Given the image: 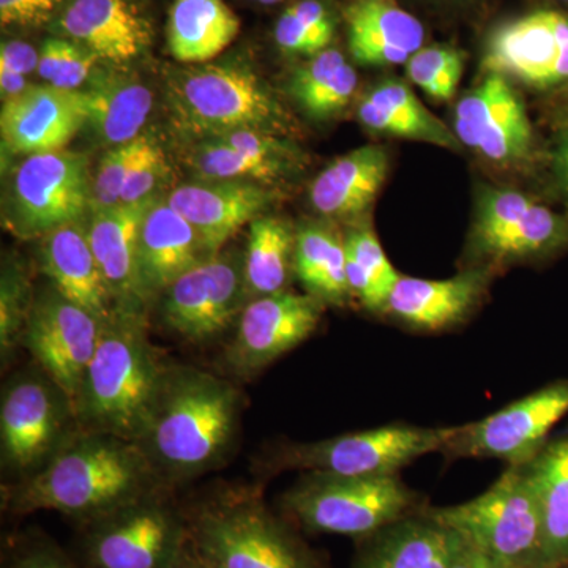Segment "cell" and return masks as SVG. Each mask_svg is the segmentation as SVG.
<instances>
[{"mask_svg":"<svg viewBox=\"0 0 568 568\" xmlns=\"http://www.w3.org/2000/svg\"><path fill=\"white\" fill-rule=\"evenodd\" d=\"M77 424L73 406L47 375L14 377L0 405L3 466L22 478L37 473L59 450Z\"/></svg>","mask_w":568,"mask_h":568,"instance_id":"cell-12","label":"cell"},{"mask_svg":"<svg viewBox=\"0 0 568 568\" xmlns=\"http://www.w3.org/2000/svg\"><path fill=\"white\" fill-rule=\"evenodd\" d=\"M418 497L394 476L308 473L282 496L280 510L298 529L354 538L373 536L420 510Z\"/></svg>","mask_w":568,"mask_h":568,"instance_id":"cell-6","label":"cell"},{"mask_svg":"<svg viewBox=\"0 0 568 568\" xmlns=\"http://www.w3.org/2000/svg\"><path fill=\"white\" fill-rule=\"evenodd\" d=\"M156 196L133 204L92 211L85 226L89 244L110 290L115 312L145 315L138 278V241L142 220Z\"/></svg>","mask_w":568,"mask_h":568,"instance_id":"cell-21","label":"cell"},{"mask_svg":"<svg viewBox=\"0 0 568 568\" xmlns=\"http://www.w3.org/2000/svg\"><path fill=\"white\" fill-rule=\"evenodd\" d=\"M252 2L263 3V6H274V3L283 2V0H252Z\"/></svg>","mask_w":568,"mask_h":568,"instance_id":"cell-51","label":"cell"},{"mask_svg":"<svg viewBox=\"0 0 568 568\" xmlns=\"http://www.w3.org/2000/svg\"><path fill=\"white\" fill-rule=\"evenodd\" d=\"M3 568H84L81 562L71 559L61 548L43 538H26L18 541Z\"/></svg>","mask_w":568,"mask_h":568,"instance_id":"cell-44","label":"cell"},{"mask_svg":"<svg viewBox=\"0 0 568 568\" xmlns=\"http://www.w3.org/2000/svg\"><path fill=\"white\" fill-rule=\"evenodd\" d=\"M568 414V377L538 388L491 416L452 426L440 454L447 458H491L508 466L528 465Z\"/></svg>","mask_w":568,"mask_h":568,"instance_id":"cell-11","label":"cell"},{"mask_svg":"<svg viewBox=\"0 0 568 568\" xmlns=\"http://www.w3.org/2000/svg\"><path fill=\"white\" fill-rule=\"evenodd\" d=\"M455 134L467 148L496 163L518 162L532 145L525 104L499 73H489L458 103Z\"/></svg>","mask_w":568,"mask_h":568,"instance_id":"cell-18","label":"cell"},{"mask_svg":"<svg viewBox=\"0 0 568 568\" xmlns=\"http://www.w3.org/2000/svg\"><path fill=\"white\" fill-rule=\"evenodd\" d=\"M58 26L100 61H133L151 43L149 22L130 0H67Z\"/></svg>","mask_w":568,"mask_h":568,"instance_id":"cell-23","label":"cell"},{"mask_svg":"<svg viewBox=\"0 0 568 568\" xmlns=\"http://www.w3.org/2000/svg\"><path fill=\"white\" fill-rule=\"evenodd\" d=\"M85 125L103 144H126L141 136L153 97L148 85L129 77H100L88 91H81Z\"/></svg>","mask_w":568,"mask_h":568,"instance_id":"cell-30","label":"cell"},{"mask_svg":"<svg viewBox=\"0 0 568 568\" xmlns=\"http://www.w3.org/2000/svg\"><path fill=\"white\" fill-rule=\"evenodd\" d=\"M144 316L114 312L104 321L74 403L82 432L140 440L166 368L149 343Z\"/></svg>","mask_w":568,"mask_h":568,"instance_id":"cell-3","label":"cell"},{"mask_svg":"<svg viewBox=\"0 0 568 568\" xmlns=\"http://www.w3.org/2000/svg\"><path fill=\"white\" fill-rule=\"evenodd\" d=\"M88 159L55 151L26 156L11 175L7 226L21 239H41L58 227L81 223L92 209Z\"/></svg>","mask_w":568,"mask_h":568,"instance_id":"cell-10","label":"cell"},{"mask_svg":"<svg viewBox=\"0 0 568 568\" xmlns=\"http://www.w3.org/2000/svg\"><path fill=\"white\" fill-rule=\"evenodd\" d=\"M345 21L351 54L364 65H402L424 44V26L396 0H353Z\"/></svg>","mask_w":568,"mask_h":568,"instance_id":"cell-27","label":"cell"},{"mask_svg":"<svg viewBox=\"0 0 568 568\" xmlns=\"http://www.w3.org/2000/svg\"><path fill=\"white\" fill-rule=\"evenodd\" d=\"M481 268L454 278L424 280L399 276L388 295L383 315L425 332H439L462 324L481 301L488 284Z\"/></svg>","mask_w":568,"mask_h":568,"instance_id":"cell-24","label":"cell"},{"mask_svg":"<svg viewBox=\"0 0 568 568\" xmlns=\"http://www.w3.org/2000/svg\"><path fill=\"white\" fill-rule=\"evenodd\" d=\"M275 193L256 182H194L178 186L168 197L211 256L246 223L260 219L274 203Z\"/></svg>","mask_w":568,"mask_h":568,"instance_id":"cell-20","label":"cell"},{"mask_svg":"<svg viewBox=\"0 0 568 568\" xmlns=\"http://www.w3.org/2000/svg\"><path fill=\"white\" fill-rule=\"evenodd\" d=\"M67 0H0V22L2 26L36 28L47 24Z\"/></svg>","mask_w":568,"mask_h":568,"instance_id":"cell-45","label":"cell"},{"mask_svg":"<svg viewBox=\"0 0 568 568\" xmlns=\"http://www.w3.org/2000/svg\"><path fill=\"white\" fill-rule=\"evenodd\" d=\"M555 166L559 178L568 185V129L560 134L555 152Z\"/></svg>","mask_w":568,"mask_h":568,"instance_id":"cell-49","label":"cell"},{"mask_svg":"<svg viewBox=\"0 0 568 568\" xmlns=\"http://www.w3.org/2000/svg\"><path fill=\"white\" fill-rule=\"evenodd\" d=\"M189 549L209 568H325L284 515L253 489L185 508Z\"/></svg>","mask_w":568,"mask_h":568,"instance_id":"cell-4","label":"cell"},{"mask_svg":"<svg viewBox=\"0 0 568 568\" xmlns=\"http://www.w3.org/2000/svg\"><path fill=\"white\" fill-rule=\"evenodd\" d=\"M334 39V21L323 3L302 0L278 18L275 41L286 54L313 55L327 50Z\"/></svg>","mask_w":568,"mask_h":568,"instance_id":"cell-38","label":"cell"},{"mask_svg":"<svg viewBox=\"0 0 568 568\" xmlns=\"http://www.w3.org/2000/svg\"><path fill=\"white\" fill-rule=\"evenodd\" d=\"M186 547L185 508L162 488L81 526L84 568H171Z\"/></svg>","mask_w":568,"mask_h":568,"instance_id":"cell-8","label":"cell"},{"mask_svg":"<svg viewBox=\"0 0 568 568\" xmlns=\"http://www.w3.org/2000/svg\"><path fill=\"white\" fill-rule=\"evenodd\" d=\"M39 261L41 272L63 297L99 320L114 315V302L81 223L67 224L43 235Z\"/></svg>","mask_w":568,"mask_h":568,"instance_id":"cell-26","label":"cell"},{"mask_svg":"<svg viewBox=\"0 0 568 568\" xmlns=\"http://www.w3.org/2000/svg\"><path fill=\"white\" fill-rule=\"evenodd\" d=\"M295 233L276 216H260L250 223L244 256L246 297L283 293L294 274Z\"/></svg>","mask_w":568,"mask_h":568,"instance_id":"cell-34","label":"cell"},{"mask_svg":"<svg viewBox=\"0 0 568 568\" xmlns=\"http://www.w3.org/2000/svg\"><path fill=\"white\" fill-rule=\"evenodd\" d=\"M358 119L373 132L428 142L457 151V134L426 110L416 93L399 81H384L362 100Z\"/></svg>","mask_w":568,"mask_h":568,"instance_id":"cell-31","label":"cell"},{"mask_svg":"<svg viewBox=\"0 0 568 568\" xmlns=\"http://www.w3.org/2000/svg\"><path fill=\"white\" fill-rule=\"evenodd\" d=\"M103 323L52 286L33 301L22 346L36 358L41 372L67 395L73 413Z\"/></svg>","mask_w":568,"mask_h":568,"instance_id":"cell-14","label":"cell"},{"mask_svg":"<svg viewBox=\"0 0 568 568\" xmlns=\"http://www.w3.org/2000/svg\"><path fill=\"white\" fill-rule=\"evenodd\" d=\"M346 274L351 295L369 312L383 313L399 275L369 227L345 235Z\"/></svg>","mask_w":568,"mask_h":568,"instance_id":"cell-36","label":"cell"},{"mask_svg":"<svg viewBox=\"0 0 568 568\" xmlns=\"http://www.w3.org/2000/svg\"><path fill=\"white\" fill-rule=\"evenodd\" d=\"M190 164L205 182H256L271 185L286 173L287 164L265 162L239 151L220 138L193 149Z\"/></svg>","mask_w":568,"mask_h":568,"instance_id":"cell-37","label":"cell"},{"mask_svg":"<svg viewBox=\"0 0 568 568\" xmlns=\"http://www.w3.org/2000/svg\"><path fill=\"white\" fill-rule=\"evenodd\" d=\"M450 568H514L503 560L493 558L480 549L470 547L469 544H463L462 549L455 558Z\"/></svg>","mask_w":568,"mask_h":568,"instance_id":"cell-47","label":"cell"},{"mask_svg":"<svg viewBox=\"0 0 568 568\" xmlns=\"http://www.w3.org/2000/svg\"><path fill=\"white\" fill-rule=\"evenodd\" d=\"M207 256L192 224L168 201L156 200L142 220L138 241V278L145 305Z\"/></svg>","mask_w":568,"mask_h":568,"instance_id":"cell-25","label":"cell"},{"mask_svg":"<svg viewBox=\"0 0 568 568\" xmlns=\"http://www.w3.org/2000/svg\"><path fill=\"white\" fill-rule=\"evenodd\" d=\"M159 481L136 443L80 429L37 473L7 488L3 508L14 517L58 511L81 528L159 489Z\"/></svg>","mask_w":568,"mask_h":568,"instance_id":"cell-1","label":"cell"},{"mask_svg":"<svg viewBox=\"0 0 568 568\" xmlns=\"http://www.w3.org/2000/svg\"><path fill=\"white\" fill-rule=\"evenodd\" d=\"M39 54L37 73L41 80L63 91H80L100 61L93 52L67 39L44 41Z\"/></svg>","mask_w":568,"mask_h":568,"instance_id":"cell-41","label":"cell"},{"mask_svg":"<svg viewBox=\"0 0 568 568\" xmlns=\"http://www.w3.org/2000/svg\"><path fill=\"white\" fill-rule=\"evenodd\" d=\"M39 51L26 41H7L0 50V69L29 77L39 69Z\"/></svg>","mask_w":568,"mask_h":568,"instance_id":"cell-46","label":"cell"},{"mask_svg":"<svg viewBox=\"0 0 568 568\" xmlns=\"http://www.w3.org/2000/svg\"><path fill=\"white\" fill-rule=\"evenodd\" d=\"M28 77H22L14 71L0 69V92H2V102H9L14 97L21 95L28 91L31 85L28 84Z\"/></svg>","mask_w":568,"mask_h":568,"instance_id":"cell-48","label":"cell"},{"mask_svg":"<svg viewBox=\"0 0 568 568\" xmlns=\"http://www.w3.org/2000/svg\"><path fill=\"white\" fill-rule=\"evenodd\" d=\"M463 544L424 507L358 541L349 568H450Z\"/></svg>","mask_w":568,"mask_h":568,"instance_id":"cell-22","label":"cell"},{"mask_svg":"<svg viewBox=\"0 0 568 568\" xmlns=\"http://www.w3.org/2000/svg\"><path fill=\"white\" fill-rule=\"evenodd\" d=\"M140 138L126 144L115 145L104 153L92 182V211H103L121 204L123 185L140 149Z\"/></svg>","mask_w":568,"mask_h":568,"instance_id":"cell-42","label":"cell"},{"mask_svg":"<svg viewBox=\"0 0 568 568\" xmlns=\"http://www.w3.org/2000/svg\"><path fill=\"white\" fill-rule=\"evenodd\" d=\"M241 32V20L224 0H174L168 17V48L175 61L207 63Z\"/></svg>","mask_w":568,"mask_h":568,"instance_id":"cell-29","label":"cell"},{"mask_svg":"<svg viewBox=\"0 0 568 568\" xmlns=\"http://www.w3.org/2000/svg\"><path fill=\"white\" fill-rule=\"evenodd\" d=\"M489 73L547 88L568 80V14L540 10L493 33L484 59Z\"/></svg>","mask_w":568,"mask_h":568,"instance_id":"cell-17","label":"cell"},{"mask_svg":"<svg viewBox=\"0 0 568 568\" xmlns=\"http://www.w3.org/2000/svg\"><path fill=\"white\" fill-rule=\"evenodd\" d=\"M558 568H568V566H562V567H558Z\"/></svg>","mask_w":568,"mask_h":568,"instance_id":"cell-53","label":"cell"},{"mask_svg":"<svg viewBox=\"0 0 568 568\" xmlns=\"http://www.w3.org/2000/svg\"><path fill=\"white\" fill-rule=\"evenodd\" d=\"M171 568H209L204 562H201L196 556L190 551L189 547H186L185 551L182 552L181 558L178 559V562L174 564Z\"/></svg>","mask_w":568,"mask_h":568,"instance_id":"cell-50","label":"cell"},{"mask_svg":"<svg viewBox=\"0 0 568 568\" xmlns=\"http://www.w3.org/2000/svg\"><path fill=\"white\" fill-rule=\"evenodd\" d=\"M357 89V73L345 55L327 48L294 71L291 93L315 118L342 111Z\"/></svg>","mask_w":568,"mask_h":568,"instance_id":"cell-35","label":"cell"},{"mask_svg":"<svg viewBox=\"0 0 568 568\" xmlns=\"http://www.w3.org/2000/svg\"><path fill=\"white\" fill-rule=\"evenodd\" d=\"M84 125L81 91L31 85L2 104V149L10 155L24 156L63 151Z\"/></svg>","mask_w":568,"mask_h":568,"instance_id":"cell-19","label":"cell"},{"mask_svg":"<svg viewBox=\"0 0 568 568\" xmlns=\"http://www.w3.org/2000/svg\"><path fill=\"white\" fill-rule=\"evenodd\" d=\"M33 301L24 268L20 263L6 264L0 284V355L3 362H9L17 347L22 346Z\"/></svg>","mask_w":568,"mask_h":568,"instance_id":"cell-39","label":"cell"},{"mask_svg":"<svg viewBox=\"0 0 568 568\" xmlns=\"http://www.w3.org/2000/svg\"><path fill=\"white\" fill-rule=\"evenodd\" d=\"M241 395L222 377L166 365L138 446L160 480H185L222 465L233 450Z\"/></svg>","mask_w":568,"mask_h":568,"instance_id":"cell-2","label":"cell"},{"mask_svg":"<svg viewBox=\"0 0 568 568\" xmlns=\"http://www.w3.org/2000/svg\"><path fill=\"white\" fill-rule=\"evenodd\" d=\"M175 129L194 138H220L237 130L286 136L293 119L254 70L241 62L200 63L178 71L166 88Z\"/></svg>","mask_w":568,"mask_h":568,"instance_id":"cell-5","label":"cell"},{"mask_svg":"<svg viewBox=\"0 0 568 568\" xmlns=\"http://www.w3.org/2000/svg\"><path fill=\"white\" fill-rule=\"evenodd\" d=\"M452 428L388 425L305 444H283L264 469L306 470L335 476H394L428 454H440Z\"/></svg>","mask_w":568,"mask_h":568,"instance_id":"cell-9","label":"cell"},{"mask_svg":"<svg viewBox=\"0 0 568 568\" xmlns=\"http://www.w3.org/2000/svg\"><path fill=\"white\" fill-rule=\"evenodd\" d=\"M560 2L568 3V0H560Z\"/></svg>","mask_w":568,"mask_h":568,"instance_id":"cell-52","label":"cell"},{"mask_svg":"<svg viewBox=\"0 0 568 568\" xmlns=\"http://www.w3.org/2000/svg\"><path fill=\"white\" fill-rule=\"evenodd\" d=\"M162 317L171 332L205 342L226 331L246 305L244 257L215 253L163 291Z\"/></svg>","mask_w":568,"mask_h":568,"instance_id":"cell-13","label":"cell"},{"mask_svg":"<svg viewBox=\"0 0 568 568\" xmlns=\"http://www.w3.org/2000/svg\"><path fill=\"white\" fill-rule=\"evenodd\" d=\"M387 173L386 149L364 145L339 156L317 175L310 189V201L328 219H353L373 204Z\"/></svg>","mask_w":568,"mask_h":568,"instance_id":"cell-28","label":"cell"},{"mask_svg":"<svg viewBox=\"0 0 568 568\" xmlns=\"http://www.w3.org/2000/svg\"><path fill=\"white\" fill-rule=\"evenodd\" d=\"M433 517L470 547L514 568H544V519L528 466H508L480 496L450 507H429Z\"/></svg>","mask_w":568,"mask_h":568,"instance_id":"cell-7","label":"cell"},{"mask_svg":"<svg viewBox=\"0 0 568 568\" xmlns=\"http://www.w3.org/2000/svg\"><path fill=\"white\" fill-rule=\"evenodd\" d=\"M526 466L544 519V568L568 566V435L548 440Z\"/></svg>","mask_w":568,"mask_h":568,"instance_id":"cell-32","label":"cell"},{"mask_svg":"<svg viewBox=\"0 0 568 568\" xmlns=\"http://www.w3.org/2000/svg\"><path fill=\"white\" fill-rule=\"evenodd\" d=\"M465 69V55L450 47L418 50L406 62V73L414 84L436 100L454 99Z\"/></svg>","mask_w":568,"mask_h":568,"instance_id":"cell-40","label":"cell"},{"mask_svg":"<svg viewBox=\"0 0 568 568\" xmlns=\"http://www.w3.org/2000/svg\"><path fill=\"white\" fill-rule=\"evenodd\" d=\"M164 175H166V159L162 149L151 136L141 134L140 149L123 185L121 204L140 203L155 196L153 192L163 181Z\"/></svg>","mask_w":568,"mask_h":568,"instance_id":"cell-43","label":"cell"},{"mask_svg":"<svg viewBox=\"0 0 568 568\" xmlns=\"http://www.w3.org/2000/svg\"><path fill=\"white\" fill-rule=\"evenodd\" d=\"M567 226L555 212L511 190H489L478 205L474 250L491 264H508L556 252Z\"/></svg>","mask_w":568,"mask_h":568,"instance_id":"cell-16","label":"cell"},{"mask_svg":"<svg viewBox=\"0 0 568 568\" xmlns=\"http://www.w3.org/2000/svg\"><path fill=\"white\" fill-rule=\"evenodd\" d=\"M324 306L313 295L291 291L252 298L239 315L227 364L235 375H257L315 334Z\"/></svg>","mask_w":568,"mask_h":568,"instance_id":"cell-15","label":"cell"},{"mask_svg":"<svg viewBox=\"0 0 568 568\" xmlns=\"http://www.w3.org/2000/svg\"><path fill=\"white\" fill-rule=\"evenodd\" d=\"M294 274L324 304H345L351 295L345 235L325 224L302 226L295 233Z\"/></svg>","mask_w":568,"mask_h":568,"instance_id":"cell-33","label":"cell"}]
</instances>
